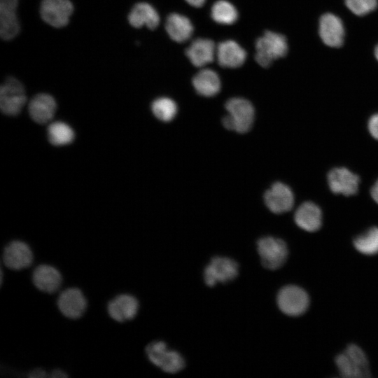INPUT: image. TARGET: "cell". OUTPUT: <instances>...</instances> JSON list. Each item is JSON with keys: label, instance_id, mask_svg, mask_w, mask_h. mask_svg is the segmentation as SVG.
<instances>
[{"label": "cell", "instance_id": "1", "mask_svg": "<svg viewBox=\"0 0 378 378\" xmlns=\"http://www.w3.org/2000/svg\"><path fill=\"white\" fill-rule=\"evenodd\" d=\"M340 374L346 378L370 377L368 359L364 351L358 345L351 344L335 358Z\"/></svg>", "mask_w": 378, "mask_h": 378}, {"label": "cell", "instance_id": "2", "mask_svg": "<svg viewBox=\"0 0 378 378\" xmlns=\"http://www.w3.org/2000/svg\"><path fill=\"white\" fill-rule=\"evenodd\" d=\"M228 113L223 117V126L230 130L239 133H245L252 127L255 111L251 102L243 98H232L225 104Z\"/></svg>", "mask_w": 378, "mask_h": 378}, {"label": "cell", "instance_id": "3", "mask_svg": "<svg viewBox=\"0 0 378 378\" xmlns=\"http://www.w3.org/2000/svg\"><path fill=\"white\" fill-rule=\"evenodd\" d=\"M288 48L287 40L284 35L267 31L255 43V59L260 66L267 67L274 60L284 57Z\"/></svg>", "mask_w": 378, "mask_h": 378}, {"label": "cell", "instance_id": "4", "mask_svg": "<svg viewBox=\"0 0 378 378\" xmlns=\"http://www.w3.org/2000/svg\"><path fill=\"white\" fill-rule=\"evenodd\" d=\"M276 302L279 309L289 316L303 314L309 305V297L301 287L288 285L278 293Z\"/></svg>", "mask_w": 378, "mask_h": 378}, {"label": "cell", "instance_id": "5", "mask_svg": "<svg viewBox=\"0 0 378 378\" xmlns=\"http://www.w3.org/2000/svg\"><path fill=\"white\" fill-rule=\"evenodd\" d=\"M257 246L261 263L266 269L275 270L286 262L288 251L282 239L265 237L258 241Z\"/></svg>", "mask_w": 378, "mask_h": 378}, {"label": "cell", "instance_id": "6", "mask_svg": "<svg viewBox=\"0 0 378 378\" xmlns=\"http://www.w3.org/2000/svg\"><path fill=\"white\" fill-rule=\"evenodd\" d=\"M27 100L24 89L17 79L6 78L0 88V108L7 115H16Z\"/></svg>", "mask_w": 378, "mask_h": 378}, {"label": "cell", "instance_id": "7", "mask_svg": "<svg viewBox=\"0 0 378 378\" xmlns=\"http://www.w3.org/2000/svg\"><path fill=\"white\" fill-rule=\"evenodd\" d=\"M56 304L63 316L76 320L84 314L88 307V300L80 288L69 287L59 292Z\"/></svg>", "mask_w": 378, "mask_h": 378}, {"label": "cell", "instance_id": "8", "mask_svg": "<svg viewBox=\"0 0 378 378\" xmlns=\"http://www.w3.org/2000/svg\"><path fill=\"white\" fill-rule=\"evenodd\" d=\"M239 265L232 259L216 256L213 258L204 271V282L213 287L218 283L225 284L238 275Z\"/></svg>", "mask_w": 378, "mask_h": 378}, {"label": "cell", "instance_id": "9", "mask_svg": "<svg viewBox=\"0 0 378 378\" xmlns=\"http://www.w3.org/2000/svg\"><path fill=\"white\" fill-rule=\"evenodd\" d=\"M34 261V253L29 245L22 240H13L3 249L2 262L13 271L29 267Z\"/></svg>", "mask_w": 378, "mask_h": 378}, {"label": "cell", "instance_id": "10", "mask_svg": "<svg viewBox=\"0 0 378 378\" xmlns=\"http://www.w3.org/2000/svg\"><path fill=\"white\" fill-rule=\"evenodd\" d=\"M139 308L136 297L129 293H120L111 299L106 305L109 317L113 321L123 323L134 318Z\"/></svg>", "mask_w": 378, "mask_h": 378}, {"label": "cell", "instance_id": "11", "mask_svg": "<svg viewBox=\"0 0 378 378\" xmlns=\"http://www.w3.org/2000/svg\"><path fill=\"white\" fill-rule=\"evenodd\" d=\"M73 12V5L69 0H43L40 13L48 24L59 28L69 22Z\"/></svg>", "mask_w": 378, "mask_h": 378}, {"label": "cell", "instance_id": "12", "mask_svg": "<svg viewBox=\"0 0 378 378\" xmlns=\"http://www.w3.org/2000/svg\"><path fill=\"white\" fill-rule=\"evenodd\" d=\"M318 34L322 42L327 46L330 48L342 46L345 36L342 20L330 13L323 14L319 20Z\"/></svg>", "mask_w": 378, "mask_h": 378}, {"label": "cell", "instance_id": "13", "mask_svg": "<svg viewBox=\"0 0 378 378\" xmlns=\"http://www.w3.org/2000/svg\"><path fill=\"white\" fill-rule=\"evenodd\" d=\"M31 279L36 288L48 294L57 292L62 284L60 271L56 267L46 263L40 264L33 270Z\"/></svg>", "mask_w": 378, "mask_h": 378}, {"label": "cell", "instance_id": "14", "mask_svg": "<svg viewBox=\"0 0 378 378\" xmlns=\"http://www.w3.org/2000/svg\"><path fill=\"white\" fill-rule=\"evenodd\" d=\"M359 177L344 167L331 169L328 174V183L335 194L345 196L355 195L358 190Z\"/></svg>", "mask_w": 378, "mask_h": 378}, {"label": "cell", "instance_id": "15", "mask_svg": "<svg viewBox=\"0 0 378 378\" xmlns=\"http://www.w3.org/2000/svg\"><path fill=\"white\" fill-rule=\"evenodd\" d=\"M267 208L274 214L290 211L294 204V195L291 189L281 182H276L264 195Z\"/></svg>", "mask_w": 378, "mask_h": 378}, {"label": "cell", "instance_id": "16", "mask_svg": "<svg viewBox=\"0 0 378 378\" xmlns=\"http://www.w3.org/2000/svg\"><path fill=\"white\" fill-rule=\"evenodd\" d=\"M18 4V0H0V35L4 40L12 39L19 32Z\"/></svg>", "mask_w": 378, "mask_h": 378}, {"label": "cell", "instance_id": "17", "mask_svg": "<svg viewBox=\"0 0 378 378\" xmlns=\"http://www.w3.org/2000/svg\"><path fill=\"white\" fill-rule=\"evenodd\" d=\"M294 220L304 231L314 232L322 225V211L318 206L312 202L302 203L295 211Z\"/></svg>", "mask_w": 378, "mask_h": 378}, {"label": "cell", "instance_id": "18", "mask_svg": "<svg viewBox=\"0 0 378 378\" xmlns=\"http://www.w3.org/2000/svg\"><path fill=\"white\" fill-rule=\"evenodd\" d=\"M216 56L220 66L236 68L244 63L246 52L237 42L228 40L219 43L216 48Z\"/></svg>", "mask_w": 378, "mask_h": 378}, {"label": "cell", "instance_id": "19", "mask_svg": "<svg viewBox=\"0 0 378 378\" xmlns=\"http://www.w3.org/2000/svg\"><path fill=\"white\" fill-rule=\"evenodd\" d=\"M56 107V102L52 96L43 93L38 94L29 104V113L34 122L44 124L52 118Z\"/></svg>", "mask_w": 378, "mask_h": 378}, {"label": "cell", "instance_id": "20", "mask_svg": "<svg viewBox=\"0 0 378 378\" xmlns=\"http://www.w3.org/2000/svg\"><path fill=\"white\" fill-rule=\"evenodd\" d=\"M186 53L194 66L202 67L213 61L216 48L211 40L198 38L190 45Z\"/></svg>", "mask_w": 378, "mask_h": 378}, {"label": "cell", "instance_id": "21", "mask_svg": "<svg viewBox=\"0 0 378 378\" xmlns=\"http://www.w3.org/2000/svg\"><path fill=\"white\" fill-rule=\"evenodd\" d=\"M130 24L136 28L146 26L150 29L156 28L160 22L157 11L150 4L144 2L136 4L128 15Z\"/></svg>", "mask_w": 378, "mask_h": 378}, {"label": "cell", "instance_id": "22", "mask_svg": "<svg viewBox=\"0 0 378 378\" xmlns=\"http://www.w3.org/2000/svg\"><path fill=\"white\" fill-rule=\"evenodd\" d=\"M165 27L170 38L178 43L189 39L193 32L190 20L178 13H172L168 16Z\"/></svg>", "mask_w": 378, "mask_h": 378}, {"label": "cell", "instance_id": "23", "mask_svg": "<svg viewBox=\"0 0 378 378\" xmlns=\"http://www.w3.org/2000/svg\"><path fill=\"white\" fill-rule=\"evenodd\" d=\"M195 90L204 97L216 94L220 88V81L218 74L211 69H203L198 72L192 80Z\"/></svg>", "mask_w": 378, "mask_h": 378}, {"label": "cell", "instance_id": "24", "mask_svg": "<svg viewBox=\"0 0 378 378\" xmlns=\"http://www.w3.org/2000/svg\"><path fill=\"white\" fill-rule=\"evenodd\" d=\"M353 244L354 248L361 254L365 255L378 254V227H372L356 236L354 239Z\"/></svg>", "mask_w": 378, "mask_h": 378}, {"label": "cell", "instance_id": "25", "mask_svg": "<svg viewBox=\"0 0 378 378\" xmlns=\"http://www.w3.org/2000/svg\"><path fill=\"white\" fill-rule=\"evenodd\" d=\"M48 137L52 145L63 146L70 144L74 140V132L67 124L55 122L48 128Z\"/></svg>", "mask_w": 378, "mask_h": 378}, {"label": "cell", "instance_id": "26", "mask_svg": "<svg viewBox=\"0 0 378 378\" xmlns=\"http://www.w3.org/2000/svg\"><path fill=\"white\" fill-rule=\"evenodd\" d=\"M237 11L228 1L221 0L216 2L211 8V17L218 23L233 24L237 19Z\"/></svg>", "mask_w": 378, "mask_h": 378}, {"label": "cell", "instance_id": "27", "mask_svg": "<svg viewBox=\"0 0 378 378\" xmlns=\"http://www.w3.org/2000/svg\"><path fill=\"white\" fill-rule=\"evenodd\" d=\"M151 109L154 115L164 122L172 120L177 113L176 103L167 97H160L155 99L151 105Z\"/></svg>", "mask_w": 378, "mask_h": 378}, {"label": "cell", "instance_id": "28", "mask_svg": "<svg viewBox=\"0 0 378 378\" xmlns=\"http://www.w3.org/2000/svg\"><path fill=\"white\" fill-rule=\"evenodd\" d=\"M185 368V360L176 351L169 349L164 355L160 368L164 372L174 374Z\"/></svg>", "mask_w": 378, "mask_h": 378}, {"label": "cell", "instance_id": "29", "mask_svg": "<svg viewBox=\"0 0 378 378\" xmlns=\"http://www.w3.org/2000/svg\"><path fill=\"white\" fill-rule=\"evenodd\" d=\"M168 350L166 343L162 341L152 342L145 349L148 359L158 368H160L162 358Z\"/></svg>", "mask_w": 378, "mask_h": 378}, {"label": "cell", "instance_id": "30", "mask_svg": "<svg viewBox=\"0 0 378 378\" xmlns=\"http://www.w3.org/2000/svg\"><path fill=\"white\" fill-rule=\"evenodd\" d=\"M346 8L357 16H364L374 11L378 4L377 0H344Z\"/></svg>", "mask_w": 378, "mask_h": 378}, {"label": "cell", "instance_id": "31", "mask_svg": "<svg viewBox=\"0 0 378 378\" xmlns=\"http://www.w3.org/2000/svg\"><path fill=\"white\" fill-rule=\"evenodd\" d=\"M368 127L372 136L378 140V113L374 114L370 117Z\"/></svg>", "mask_w": 378, "mask_h": 378}, {"label": "cell", "instance_id": "32", "mask_svg": "<svg viewBox=\"0 0 378 378\" xmlns=\"http://www.w3.org/2000/svg\"><path fill=\"white\" fill-rule=\"evenodd\" d=\"M30 378H43L48 377L46 371L42 368H35L30 371L27 375Z\"/></svg>", "mask_w": 378, "mask_h": 378}, {"label": "cell", "instance_id": "33", "mask_svg": "<svg viewBox=\"0 0 378 378\" xmlns=\"http://www.w3.org/2000/svg\"><path fill=\"white\" fill-rule=\"evenodd\" d=\"M48 377L51 378H66L68 374L61 369H54L49 374Z\"/></svg>", "mask_w": 378, "mask_h": 378}, {"label": "cell", "instance_id": "34", "mask_svg": "<svg viewBox=\"0 0 378 378\" xmlns=\"http://www.w3.org/2000/svg\"><path fill=\"white\" fill-rule=\"evenodd\" d=\"M370 193L372 199L378 204V180L372 186Z\"/></svg>", "mask_w": 378, "mask_h": 378}, {"label": "cell", "instance_id": "35", "mask_svg": "<svg viewBox=\"0 0 378 378\" xmlns=\"http://www.w3.org/2000/svg\"><path fill=\"white\" fill-rule=\"evenodd\" d=\"M190 5L194 7H201L206 0H186Z\"/></svg>", "mask_w": 378, "mask_h": 378}, {"label": "cell", "instance_id": "36", "mask_svg": "<svg viewBox=\"0 0 378 378\" xmlns=\"http://www.w3.org/2000/svg\"><path fill=\"white\" fill-rule=\"evenodd\" d=\"M374 57L378 61V44L376 46L374 51Z\"/></svg>", "mask_w": 378, "mask_h": 378}]
</instances>
